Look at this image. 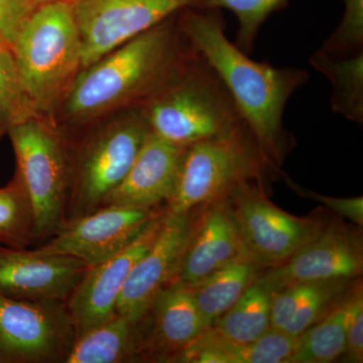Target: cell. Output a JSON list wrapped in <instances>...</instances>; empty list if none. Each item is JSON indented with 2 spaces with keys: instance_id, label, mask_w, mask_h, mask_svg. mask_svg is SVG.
I'll list each match as a JSON object with an SVG mask.
<instances>
[{
  "instance_id": "cell-1",
  "label": "cell",
  "mask_w": 363,
  "mask_h": 363,
  "mask_svg": "<svg viewBox=\"0 0 363 363\" xmlns=\"http://www.w3.org/2000/svg\"><path fill=\"white\" fill-rule=\"evenodd\" d=\"M179 14L182 33L223 83L269 166L279 167L292 143L284 128V111L309 74L253 61L227 39L218 9L187 7Z\"/></svg>"
},
{
  "instance_id": "cell-2",
  "label": "cell",
  "mask_w": 363,
  "mask_h": 363,
  "mask_svg": "<svg viewBox=\"0 0 363 363\" xmlns=\"http://www.w3.org/2000/svg\"><path fill=\"white\" fill-rule=\"evenodd\" d=\"M177 14L83 68L62 102L66 118L86 123L145 106L178 80L198 52L174 20Z\"/></svg>"
},
{
  "instance_id": "cell-3",
  "label": "cell",
  "mask_w": 363,
  "mask_h": 363,
  "mask_svg": "<svg viewBox=\"0 0 363 363\" xmlns=\"http://www.w3.org/2000/svg\"><path fill=\"white\" fill-rule=\"evenodd\" d=\"M21 86L35 111L50 116L82 70V45L72 4L39 6L13 48Z\"/></svg>"
},
{
  "instance_id": "cell-4",
  "label": "cell",
  "mask_w": 363,
  "mask_h": 363,
  "mask_svg": "<svg viewBox=\"0 0 363 363\" xmlns=\"http://www.w3.org/2000/svg\"><path fill=\"white\" fill-rule=\"evenodd\" d=\"M143 109L150 131L181 147L229 135L245 124L223 83L199 54Z\"/></svg>"
},
{
  "instance_id": "cell-5",
  "label": "cell",
  "mask_w": 363,
  "mask_h": 363,
  "mask_svg": "<svg viewBox=\"0 0 363 363\" xmlns=\"http://www.w3.org/2000/svg\"><path fill=\"white\" fill-rule=\"evenodd\" d=\"M150 133L143 107L125 109L70 147V184L65 222L102 207L125 178Z\"/></svg>"
},
{
  "instance_id": "cell-6",
  "label": "cell",
  "mask_w": 363,
  "mask_h": 363,
  "mask_svg": "<svg viewBox=\"0 0 363 363\" xmlns=\"http://www.w3.org/2000/svg\"><path fill=\"white\" fill-rule=\"evenodd\" d=\"M16 172L32 203L35 235L47 240L65 222L70 145L51 117L35 114L7 131Z\"/></svg>"
},
{
  "instance_id": "cell-7",
  "label": "cell",
  "mask_w": 363,
  "mask_h": 363,
  "mask_svg": "<svg viewBox=\"0 0 363 363\" xmlns=\"http://www.w3.org/2000/svg\"><path fill=\"white\" fill-rule=\"evenodd\" d=\"M269 162L242 125L229 135L194 143L185 149L168 213L184 214L220 199L238 184L259 180Z\"/></svg>"
},
{
  "instance_id": "cell-8",
  "label": "cell",
  "mask_w": 363,
  "mask_h": 363,
  "mask_svg": "<svg viewBox=\"0 0 363 363\" xmlns=\"http://www.w3.org/2000/svg\"><path fill=\"white\" fill-rule=\"evenodd\" d=\"M76 335L66 302L0 293V363H65Z\"/></svg>"
},
{
  "instance_id": "cell-9",
  "label": "cell",
  "mask_w": 363,
  "mask_h": 363,
  "mask_svg": "<svg viewBox=\"0 0 363 363\" xmlns=\"http://www.w3.org/2000/svg\"><path fill=\"white\" fill-rule=\"evenodd\" d=\"M252 182L238 184L226 197L248 255L262 269L278 266L320 235L324 224L279 209Z\"/></svg>"
},
{
  "instance_id": "cell-10",
  "label": "cell",
  "mask_w": 363,
  "mask_h": 363,
  "mask_svg": "<svg viewBox=\"0 0 363 363\" xmlns=\"http://www.w3.org/2000/svg\"><path fill=\"white\" fill-rule=\"evenodd\" d=\"M198 0H73L83 68ZM82 68V69H83Z\"/></svg>"
},
{
  "instance_id": "cell-11",
  "label": "cell",
  "mask_w": 363,
  "mask_h": 363,
  "mask_svg": "<svg viewBox=\"0 0 363 363\" xmlns=\"http://www.w3.org/2000/svg\"><path fill=\"white\" fill-rule=\"evenodd\" d=\"M164 210L160 207L104 206L66 222L39 247L74 257L89 269L128 247Z\"/></svg>"
},
{
  "instance_id": "cell-12",
  "label": "cell",
  "mask_w": 363,
  "mask_h": 363,
  "mask_svg": "<svg viewBox=\"0 0 363 363\" xmlns=\"http://www.w3.org/2000/svg\"><path fill=\"white\" fill-rule=\"evenodd\" d=\"M362 269V235L332 223L283 264L260 272L255 281L274 294L298 283L353 279Z\"/></svg>"
},
{
  "instance_id": "cell-13",
  "label": "cell",
  "mask_w": 363,
  "mask_h": 363,
  "mask_svg": "<svg viewBox=\"0 0 363 363\" xmlns=\"http://www.w3.org/2000/svg\"><path fill=\"white\" fill-rule=\"evenodd\" d=\"M193 219V211L184 214L166 211L156 240L135 262L124 284L117 314L131 320L143 319L157 296L177 281Z\"/></svg>"
},
{
  "instance_id": "cell-14",
  "label": "cell",
  "mask_w": 363,
  "mask_h": 363,
  "mask_svg": "<svg viewBox=\"0 0 363 363\" xmlns=\"http://www.w3.org/2000/svg\"><path fill=\"white\" fill-rule=\"evenodd\" d=\"M166 208L155 217L128 247L111 259L89 267L66 301L76 333L116 316L117 302L135 262L154 243L161 229Z\"/></svg>"
},
{
  "instance_id": "cell-15",
  "label": "cell",
  "mask_w": 363,
  "mask_h": 363,
  "mask_svg": "<svg viewBox=\"0 0 363 363\" xmlns=\"http://www.w3.org/2000/svg\"><path fill=\"white\" fill-rule=\"evenodd\" d=\"M87 269L68 255L0 245V293L7 297L66 302Z\"/></svg>"
},
{
  "instance_id": "cell-16",
  "label": "cell",
  "mask_w": 363,
  "mask_h": 363,
  "mask_svg": "<svg viewBox=\"0 0 363 363\" xmlns=\"http://www.w3.org/2000/svg\"><path fill=\"white\" fill-rule=\"evenodd\" d=\"M194 216L177 281L194 286L229 262L248 255L226 196Z\"/></svg>"
},
{
  "instance_id": "cell-17",
  "label": "cell",
  "mask_w": 363,
  "mask_h": 363,
  "mask_svg": "<svg viewBox=\"0 0 363 363\" xmlns=\"http://www.w3.org/2000/svg\"><path fill=\"white\" fill-rule=\"evenodd\" d=\"M207 329L190 286L174 281L157 296L145 315L142 360L174 362Z\"/></svg>"
},
{
  "instance_id": "cell-18",
  "label": "cell",
  "mask_w": 363,
  "mask_h": 363,
  "mask_svg": "<svg viewBox=\"0 0 363 363\" xmlns=\"http://www.w3.org/2000/svg\"><path fill=\"white\" fill-rule=\"evenodd\" d=\"M185 149L150 131L125 178L107 196L102 207L152 209L167 204L175 191Z\"/></svg>"
},
{
  "instance_id": "cell-19",
  "label": "cell",
  "mask_w": 363,
  "mask_h": 363,
  "mask_svg": "<svg viewBox=\"0 0 363 363\" xmlns=\"http://www.w3.org/2000/svg\"><path fill=\"white\" fill-rule=\"evenodd\" d=\"M352 279L307 281L272 294L271 326L298 338L322 319L352 286Z\"/></svg>"
},
{
  "instance_id": "cell-20",
  "label": "cell",
  "mask_w": 363,
  "mask_h": 363,
  "mask_svg": "<svg viewBox=\"0 0 363 363\" xmlns=\"http://www.w3.org/2000/svg\"><path fill=\"white\" fill-rule=\"evenodd\" d=\"M297 338L283 332L267 331L252 343L227 340L212 327L174 360L181 363H290Z\"/></svg>"
},
{
  "instance_id": "cell-21",
  "label": "cell",
  "mask_w": 363,
  "mask_h": 363,
  "mask_svg": "<svg viewBox=\"0 0 363 363\" xmlns=\"http://www.w3.org/2000/svg\"><path fill=\"white\" fill-rule=\"evenodd\" d=\"M145 316L140 320L116 314L76 335L65 363L142 362Z\"/></svg>"
},
{
  "instance_id": "cell-22",
  "label": "cell",
  "mask_w": 363,
  "mask_h": 363,
  "mask_svg": "<svg viewBox=\"0 0 363 363\" xmlns=\"http://www.w3.org/2000/svg\"><path fill=\"white\" fill-rule=\"evenodd\" d=\"M353 286L322 319L298 336L290 363H330L342 357L351 320L363 307L362 283Z\"/></svg>"
},
{
  "instance_id": "cell-23",
  "label": "cell",
  "mask_w": 363,
  "mask_h": 363,
  "mask_svg": "<svg viewBox=\"0 0 363 363\" xmlns=\"http://www.w3.org/2000/svg\"><path fill=\"white\" fill-rule=\"evenodd\" d=\"M262 269L250 255H243L190 286L208 328L238 302Z\"/></svg>"
},
{
  "instance_id": "cell-24",
  "label": "cell",
  "mask_w": 363,
  "mask_h": 363,
  "mask_svg": "<svg viewBox=\"0 0 363 363\" xmlns=\"http://www.w3.org/2000/svg\"><path fill=\"white\" fill-rule=\"evenodd\" d=\"M313 68L332 86V111L347 121L363 123V51L345 57H332L318 50L312 55Z\"/></svg>"
},
{
  "instance_id": "cell-25",
  "label": "cell",
  "mask_w": 363,
  "mask_h": 363,
  "mask_svg": "<svg viewBox=\"0 0 363 363\" xmlns=\"http://www.w3.org/2000/svg\"><path fill=\"white\" fill-rule=\"evenodd\" d=\"M272 293L255 281L212 328L227 340L252 343L271 330Z\"/></svg>"
},
{
  "instance_id": "cell-26",
  "label": "cell",
  "mask_w": 363,
  "mask_h": 363,
  "mask_svg": "<svg viewBox=\"0 0 363 363\" xmlns=\"http://www.w3.org/2000/svg\"><path fill=\"white\" fill-rule=\"evenodd\" d=\"M38 241L32 203L16 172L13 180L0 188V243L28 248Z\"/></svg>"
},
{
  "instance_id": "cell-27",
  "label": "cell",
  "mask_w": 363,
  "mask_h": 363,
  "mask_svg": "<svg viewBox=\"0 0 363 363\" xmlns=\"http://www.w3.org/2000/svg\"><path fill=\"white\" fill-rule=\"evenodd\" d=\"M288 0H198L196 9H227L235 16L238 28L234 44L247 55L255 47L260 28Z\"/></svg>"
},
{
  "instance_id": "cell-28",
  "label": "cell",
  "mask_w": 363,
  "mask_h": 363,
  "mask_svg": "<svg viewBox=\"0 0 363 363\" xmlns=\"http://www.w3.org/2000/svg\"><path fill=\"white\" fill-rule=\"evenodd\" d=\"M38 113L23 86L13 50L0 43V138L14 124Z\"/></svg>"
},
{
  "instance_id": "cell-29",
  "label": "cell",
  "mask_w": 363,
  "mask_h": 363,
  "mask_svg": "<svg viewBox=\"0 0 363 363\" xmlns=\"http://www.w3.org/2000/svg\"><path fill=\"white\" fill-rule=\"evenodd\" d=\"M344 13L335 32L322 52L332 57H345L363 51V0H343Z\"/></svg>"
},
{
  "instance_id": "cell-30",
  "label": "cell",
  "mask_w": 363,
  "mask_h": 363,
  "mask_svg": "<svg viewBox=\"0 0 363 363\" xmlns=\"http://www.w3.org/2000/svg\"><path fill=\"white\" fill-rule=\"evenodd\" d=\"M38 9L35 0H0V43L13 50Z\"/></svg>"
},
{
  "instance_id": "cell-31",
  "label": "cell",
  "mask_w": 363,
  "mask_h": 363,
  "mask_svg": "<svg viewBox=\"0 0 363 363\" xmlns=\"http://www.w3.org/2000/svg\"><path fill=\"white\" fill-rule=\"evenodd\" d=\"M286 182L291 189H293L297 194L310 198L315 201L322 203L325 206L330 208L332 211L335 212L344 218L350 219L357 225L363 224V198H333L318 194L311 190L301 187L295 182L286 177Z\"/></svg>"
},
{
  "instance_id": "cell-32",
  "label": "cell",
  "mask_w": 363,
  "mask_h": 363,
  "mask_svg": "<svg viewBox=\"0 0 363 363\" xmlns=\"http://www.w3.org/2000/svg\"><path fill=\"white\" fill-rule=\"evenodd\" d=\"M346 358L351 362L363 359V307L358 309L351 320L346 339Z\"/></svg>"
},
{
  "instance_id": "cell-33",
  "label": "cell",
  "mask_w": 363,
  "mask_h": 363,
  "mask_svg": "<svg viewBox=\"0 0 363 363\" xmlns=\"http://www.w3.org/2000/svg\"><path fill=\"white\" fill-rule=\"evenodd\" d=\"M37 4H39V6H44V4H54V2H60V1H69L72 2L73 0H35Z\"/></svg>"
}]
</instances>
